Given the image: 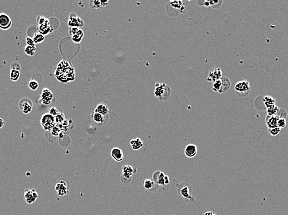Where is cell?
Masks as SVG:
<instances>
[{"label": "cell", "instance_id": "15", "mask_svg": "<svg viewBox=\"0 0 288 215\" xmlns=\"http://www.w3.org/2000/svg\"><path fill=\"white\" fill-rule=\"evenodd\" d=\"M68 24L70 28H73V27L78 28V27L83 26V21L80 18L77 17L75 14H71L69 17Z\"/></svg>", "mask_w": 288, "mask_h": 215}, {"label": "cell", "instance_id": "34", "mask_svg": "<svg viewBox=\"0 0 288 215\" xmlns=\"http://www.w3.org/2000/svg\"><path fill=\"white\" fill-rule=\"evenodd\" d=\"M281 130V128H280L278 127H274V128H271V129H268L270 134L271 136H273V137L277 136L278 134L280 133Z\"/></svg>", "mask_w": 288, "mask_h": 215}, {"label": "cell", "instance_id": "40", "mask_svg": "<svg viewBox=\"0 0 288 215\" xmlns=\"http://www.w3.org/2000/svg\"><path fill=\"white\" fill-rule=\"evenodd\" d=\"M78 31H79V29H78V28H75V27H73V28H70L69 34L73 36V35H74L75 34H76L78 32Z\"/></svg>", "mask_w": 288, "mask_h": 215}, {"label": "cell", "instance_id": "6", "mask_svg": "<svg viewBox=\"0 0 288 215\" xmlns=\"http://www.w3.org/2000/svg\"><path fill=\"white\" fill-rule=\"evenodd\" d=\"M121 181L124 183L129 182L132 179V177L137 172V169L130 165H124L122 167Z\"/></svg>", "mask_w": 288, "mask_h": 215}, {"label": "cell", "instance_id": "4", "mask_svg": "<svg viewBox=\"0 0 288 215\" xmlns=\"http://www.w3.org/2000/svg\"><path fill=\"white\" fill-rule=\"evenodd\" d=\"M41 124L45 130H51L56 125L55 119L49 113L44 114L41 119Z\"/></svg>", "mask_w": 288, "mask_h": 215}, {"label": "cell", "instance_id": "13", "mask_svg": "<svg viewBox=\"0 0 288 215\" xmlns=\"http://www.w3.org/2000/svg\"><path fill=\"white\" fill-rule=\"evenodd\" d=\"M222 77V72L219 68H213L209 72L207 80L209 81L215 82L216 81L220 79Z\"/></svg>", "mask_w": 288, "mask_h": 215}, {"label": "cell", "instance_id": "22", "mask_svg": "<svg viewBox=\"0 0 288 215\" xmlns=\"http://www.w3.org/2000/svg\"><path fill=\"white\" fill-rule=\"evenodd\" d=\"M130 144L132 147V149L135 151L140 150L143 146V143L142 140L139 138H136L130 140Z\"/></svg>", "mask_w": 288, "mask_h": 215}, {"label": "cell", "instance_id": "28", "mask_svg": "<svg viewBox=\"0 0 288 215\" xmlns=\"http://www.w3.org/2000/svg\"><path fill=\"white\" fill-rule=\"evenodd\" d=\"M263 101H264L265 106L266 107V108H268V107H270L273 105L275 104V100H274L273 99V98H272L270 96H265Z\"/></svg>", "mask_w": 288, "mask_h": 215}, {"label": "cell", "instance_id": "12", "mask_svg": "<svg viewBox=\"0 0 288 215\" xmlns=\"http://www.w3.org/2000/svg\"><path fill=\"white\" fill-rule=\"evenodd\" d=\"M12 25L11 18L5 13L0 14V29L3 30L9 29Z\"/></svg>", "mask_w": 288, "mask_h": 215}, {"label": "cell", "instance_id": "11", "mask_svg": "<svg viewBox=\"0 0 288 215\" xmlns=\"http://www.w3.org/2000/svg\"><path fill=\"white\" fill-rule=\"evenodd\" d=\"M38 197L39 195L37 192L34 189H26L24 191V200L28 204H32L34 203Z\"/></svg>", "mask_w": 288, "mask_h": 215}, {"label": "cell", "instance_id": "29", "mask_svg": "<svg viewBox=\"0 0 288 215\" xmlns=\"http://www.w3.org/2000/svg\"><path fill=\"white\" fill-rule=\"evenodd\" d=\"M32 38L34 40L35 44H39L44 41V40H45V37L42 34L37 32L34 35V37Z\"/></svg>", "mask_w": 288, "mask_h": 215}, {"label": "cell", "instance_id": "20", "mask_svg": "<svg viewBox=\"0 0 288 215\" xmlns=\"http://www.w3.org/2000/svg\"><path fill=\"white\" fill-rule=\"evenodd\" d=\"M222 81V88L220 91V93H224L228 91L230 88L231 86V83L230 79L226 77V76H223L220 78Z\"/></svg>", "mask_w": 288, "mask_h": 215}, {"label": "cell", "instance_id": "27", "mask_svg": "<svg viewBox=\"0 0 288 215\" xmlns=\"http://www.w3.org/2000/svg\"><path fill=\"white\" fill-rule=\"evenodd\" d=\"M20 71L16 70H11L10 78L12 81H17L20 77Z\"/></svg>", "mask_w": 288, "mask_h": 215}, {"label": "cell", "instance_id": "9", "mask_svg": "<svg viewBox=\"0 0 288 215\" xmlns=\"http://www.w3.org/2000/svg\"><path fill=\"white\" fill-rule=\"evenodd\" d=\"M250 89V83L247 81L243 80L239 81L235 86V90L238 94H248Z\"/></svg>", "mask_w": 288, "mask_h": 215}, {"label": "cell", "instance_id": "19", "mask_svg": "<svg viewBox=\"0 0 288 215\" xmlns=\"http://www.w3.org/2000/svg\"><path fill=\"white\" fill-rule=\"evenodd\" d=\"M279 117L276 115L274 116H269L267 115L266 117V124L268 129H271L277 127V123Z\"/></svg>", "mask_w": 288, "mask_h": 215}, {"label": "cell", "instance_id": "35", "mask_svg": "<svg viewBox=\"0 0 288 215\" xmlns=\"http://www.w3.org/2000/svg\"><path fill=\"white\" fill-rule=\"evenodd\" d=\"M286 126V118H280L278 120L277 127H280V128H283Z\"/></svg>", "mask_w": 288, "mask_h": 215}, {"label": "cell", "instance_id": "32", "mask_svg": "<svg viewBox=\"0 0 288 215\" xmlns=\"http://www.w3.org/2000/svg\"><path fill=\"white\" fill-rule=\"evenodd\" d=\"M55 122H56V124H62L64 121L65 120V116H64V114L62 112H59L55 117Z\"/></svg>", "mask_w": 288, "mask_h": 215}, {"label": "cell", "instance_id": "37", "mask_svg": "<svg viewBox=\"0 0 288 215\" xmlns=\"http://www.w3.org/2000/svg\"><path fill=\"white\" fill-rule=\"evenodd\" d=\"M59 111L57 109V108H56V107H52L50 108V109L49 110V114L50 115H52V116H54V117L59 113Z\"/></svg>", "mask_w": 288, "mask_h": 215}, {"label": "cell", "instance_id": "5", "mask_svg": "<svg viewBox=\"0 0 288 215\" xmlns=\"http://www.w3.org/2000/svg\"><path fill=\"white\" fill-rule=\"evenodd\" d=\"M70 182L66 179H62L57 181L55 187V191L59 196H64L69 192Z\"/></svg>", "mask_w": 288, "mask_h": 215}, {"label": "cell", "instance_id": "33", "mask_svg": "<svg viewBox=\"0 0 288 215\" xmlns=\"http://www.w3.org/2000/svg\"><path fill=\"white\" fill-rule=\"evenodd\" d=\"M28 86H29V88L32 90V91H35L38 89L39 86V83L37 81L35 80H34V79H32L29 82V84H28Z\"/></svg>", "mask_w": 288, "mask_h": 215}, {"label": "cell", "instance_id": "3", "mask_svg": "<svg viewBox=\"0 0 288 215\" xmlns=\"http://www.w3.org/2000/svg\"><path fill=\"white\" fill-rule=\"evenodd\" d=\"M171 89L165 83H156L154 95L160 101H166L171 95Z\"/></svg>", "mask_w": 288, "mask_h": 215}, {"label": "cell", "instance_id": "14", "mask_svg": "<svg viewBox=\"0 0 288 215\" xmlns=\"http://www.w3.org/2000/svg\"><path fill=\"white\" fill-rule=\"evenodd\" d=\"M111 155L116 162L121 163L124 159V153L119 147H113L111 151Z\"/></svg>", "mask_w": 288, "mask_h": 215}, {"label": "cell", "instance_id": "2", "mask_svg": "<svg viewBox=\"0 0 288 215\" xmlns=\"http://www.w3.org/2000/svg\"><path fill=\"white\" fill-rule=\"evenodd\" d=\"M176 187L178 194L183 199L190 202H194L195 201L194 197L193 196V187L189 183L186 182L178 183Z\"/></svg>", "mask_w": 288, "mask_h": 215}, {"label": "cell", "instance_id": "21", "mask_svg": "<svg viewBox=\"0 0 288 215\" xmlns=\"http://www.w3.org/2000/svg\"><path fill=\"white\" fill-rule=\"evenodd\" d=\"M38 29H39V32L42 34V35H47L48 34L50 33L52 30L49 20H47V21L44 24L39 25Z\"/></svg>", "mask_w": 288, "mask_h": 215}, {"label": "cell", "instance_id": "30", "mask_svg": "<svg viewBox=\"0 0 288 215\" xmlns=\"http://www.w3.org/2000/svg\"><path fill=\"white\" fill-rule=\"evenodd\" d=\"M35 46L26 45L24 48V52L29 56H33L35 54Z\"/></svg>", "mask_w": 288, "mask_h": 215}, {"label": "cell", "instance_id": "25", "mask_svg": "<svg viewBox=\"0 0 288 215\" xmlns=\"http://www.w3.org/2000/svg\"><path fill=\"white\" fill-rule=\"evenodd\" d=\"M84 36V32L82 30L79 29L78 32L72 37L73 42L75 43H80Z\"/></svg>", "mask_w": 288, "mask_h": 215}, {"label": "cell", "instance_id": "1", "mask_svg": "<svg viewBox=\"0 0 288 215\" xmlns=\"http://www.w3.org/2000/svg\"><path fill=\"white\" fill-rule=\"evenodd\" d=\"M55 76L59 81L67 83L75 79V71L73 67L66 60H63L59 64L55 72Z\"/></svg>", "mask_w": 288, "mask_h": 215}, {"label": "cell", "instance_id": "39", "mask_svg": "<svg viewBox=\"0 0 288 215\" xmlns=\"http://www.w3.org/2000/svg\"><path fill=\"white\" fill-rule=\"evenodd\" d=\"M21 69V66L19 63L18 62H13L11 63V70H19Z\"/></svg>", "mask_w": 288, "mask_h": 215}, {"label": "cell", "instance_id": "7", "mask_svg": "<svg viewBox=\"0 0 288 215\" xmlns=\"http://www.w3.org/2000/svg\"><path fill=\"white\" fill-rule=\"evenodd\" d=\"M152 180L159 185L165 187L169 183V177L165 174L160 170L155 171L152 176Z\"/></svg>", "mask_w": 288, "mask_h": 215}, {"label": "cell", "instance_id": "24", "mask_svg": "<svg viewBox=\"0 0 288 215\" xmlns=\"http://www.w3.org/2000/svg\"><path fill=\"white\" fill-rule=\"evenodd\" d=\"M89 5L90 7L94 11H99L103 7L101 2L99 1V0H92V1H90Z\"/></svg>", "mask_w": 288, "mask_h": 215}, {"label": "cell", "instance_id": "31", "mask_svg": "<svg viewBox=\"0 0 288 215\" xmlns=\"http://www.w3.org/2000/svg\"><path fill=\"white\" fill-rule=\"evenodd\" d=\"M222 88V81L221 79H219L216 81L215 82L213 83V89L215 92H220V90Z\"/></svg>", "mask_w": 288, "mask_h": 215}, {"label": "cell", "instance_id": "10", "mask_svg": "<svg viewBox=\"0 0 288 215\" xmlns=\"http://www.w3.org/2000/svg\"><path fill=\"white\" fill-rule=\"evenodd\" d=\"M53 98L54 94L52 92L47 88H44L42 91L41 98L39 99V102L43 105H49L51 103Z\"/></svg>", "mask_w": 288, "mask_h": 215}, {"label": "cell", "instance_id": "42", "mask_svg": "<svg viewBox=\"0 0 288 215\" xmlns=\"http://www.w3.org/2000/svg\"><path fill=\"white\" fill-rule=\"evenodd\" d=\"M5 125V122H4V120L0 118V128H2Z\"/></svg>", "mask_w": 288, "mask_h": 215}, {"label": "cell", "instance_id": "16", "mask_svg": "<svg viewBox=\"0 0 288 215\" xmlns=\"http://www.w3.org/2000/svg\"><path fill=\"white\" fill-rule=\"evenodd\" d=\"M198 153V147L194 144H189L186 146L185 149V154L189 158L195 157Z\"/></svg>", "mask_w": 288, "mask_h": 215}, {"label": "cell", "instance_id": "26", "mask_svg": "<svg viewBox=\"0 0 288 215\" xmlns=\"http://www.w3.org/2000/svg\"><path fill=\"white\" fill-rule=\"evenodd\" d=\"M267 109V113H268V115L269 116H274V115H276V114H278L280 109L278 108V107L274 104V105H273L269 107H268Z\"/></svg>", "mask_w": 288, "mask_h": 215}, {"label": "cell", "instance_id": "43", "mask_svg": "<svg viewBox=\"0 0 288 215\" xmlns=\"http://www.w3.org/2000/svg\"><path fill=\"white\" fill-rule=\"evenodd\" d=\"M204 215H217V214H214V213L213 212H212V211H207V212L205 213Z\"/></svg>", "mask_w": 288, "mask_h": 215}, {"label": "cell", "instance_id": "17", "mask_svg": "<svg viewBox=\"0 0 288 215\" xmlns=\"http://www.w3.org/2000/svg\"><path fill=\"white\" fill-rule=\"evenodd\" d=\"M143 185L145 189L150 192H156L158 189L159 185H157L152 179H146L143 181Z\"/></svg>", "mask_w": 288, "mask_h": 215}, {"label": "cell", "instance_id": "23", "mask_svg": "<svg viewBox=\"0 0 288 215\" xmlns=\"http://www.w3.org/2000/svg\"><path fill=\"white\" fill-rule=\"evenodd\" d=\"M95 112L100 113L101 114L105 115H107L109 112V107L107 104H104V103H101V104H99L96 106V109H95Z\"/></svg>", "mask_w": 288, "mask_h": 215}, {"label": "cell", "instance_id": "8", "mask_svg": "<svg viewBox=\"0 0 288 215\" xmlns=\"http://www.w3.org/2000/svg\"><path fill=\"white\" fill-rule=\"evenodd\" d=\"M19 108L21 112L25 114L31 112L33 107V102L29 98H22L19 102Z\"/></svg>", "mask_w": 288, "mask_h": 215}, {"label": "cell", "instance_id": "41", "mask_svg": "<svg viewBox=\"0 0 288 215\" xmlns=\"http://www.w3.org/2000/svg\"><path fill=\"white\" fill-rule=\"evenodd\" d=\"M51 131H52V135L57 136V135H58V134L59 133L60 130V128H59L58 127L55 126V127H54L53 128H52V129L51 130Z\"/></svg>", "mask_w": 288, "mask_h": 215}, {"label": "cell", "instance_id": "38", "mask_svg": "<svg viewBox=\"0 0 288 215\" xmlns=\"http://www.w3.org/2000/svg\"><path fill=\"white\" fill-rule=\"evenodd\" d=\"M25 42L26 44H27V45L29 46H35V44L34 41V40L32 38L30 37H27L25 38Z\"/></svg>", "mask_w": 288, "mask_h": 215}, {"label": "cell", "instance_id": "36", "mask_svg": "<svg viewBox=\"0 0 288 215\" xmlns=\"http://www.w3.org/2000/svg\"><path fill=\"white\" fill-rule=\"evenodd\" d=\"M47 19H46L44 16H39L37 18V22H38L39 25H42L45 23L47 21Z\"/></svg>", "mask_w": 288, "mask_h": 215}, {"label": "cell", "instance_id": "18", "mask_svg": "<svg viewBox=\"0 0 288 215\" xmlns=\"http://www.w3.org/2000/svg\"><path fill=\"white\" fill-rule=\"evenodd\" d=\"M91 118H92L93 122L97 125H103L106 122L105 115L95 111L91 115Z\"/></svg>", "mask_w": 288, "mask_h": 215}]
</instances>
